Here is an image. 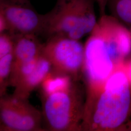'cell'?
Instances as JSON below:
<instances>
[{"label": "cell", "instance_id": "cell-12", "mask_svg": "<svg viewBox=\"0 0 131 131\" xmlns=\"http://www.w3.org/2000/svg\"><path fill=\"white\" fill-rule=\"evenodd\" d=\"M14 49L13 36L8 32L0 34V58L13 53Z\"/></svg>", "mask_w": 131, "mask_h": 131}, {"label": "cell", "instance_id": "cell-4", "mask_svg": "<svg viewBox=\"0 0 131 131\" xmlns=\"http://www.w3.org/2000/svg\"><path fill=\"white\" fill-rule=\"evenodd\" d=\"M96 0H57L47 14L43 36L47 38L63 36L79 40L96 26Z\"/></svg>", "mask_w": 131, "mask_h": 131}, {"label": "cell", "instance_id": "cell-1", "mask_svg": "<svg viewBox=\"0 0 131 131\" xmlns=\"http://www.w3.org/2000/svg\"><path fill=\"white\" fill-rule=\"evenodd\" d=\"M131 52L130 30L111 15L100 16L84 45L86 94L101 89Z\"/></svg>", "mask_w": 131, "mask_h": 131}, {"label": "cell", "instance_id": "cell-7", "mask_svg": "<svg viewBox=\"0 0 131 131\" xmlns=\"http://www.w3.org/2000/svg\"><path fill=\"white\" fill-rule=\"evenodd\" d=\"M0 12L5 16L12 35H43L47 14L38 13L30 1H0Z\"/></svg>", "mask_w": 131, "mask_h": 131}, {"label": "cell", "instance_id": "cell-5", "mask_svg": "<svg viewBox=\"0 0 131 131\" xmlns=\"http://www.w3.org/2000/svg\"><path fill=\"white\" fill-rule=\"evenodd\" d=\"M42 54L52 65V70L79 80L82 76L84 45L79 40L63 36L47 38Z\"/></svg>", "mask_w": 131, "mask_h": 131}, {"label": "cell", "instance_id": "cell-14", "mask_svg": "<svg viewBox=\"0 0 131 131\" xmlns=\"http://www.w3.org/2000/svg\"><path fill=\"white\" fill-rule=\"evenodd\" d=\"M108 0H96V2L98 5L100 16L106 14Z\"/></svg>", "mask_w": 131, "mask_h": 131}, {"label": "cell", "instance_id": "cell-9", "mask_svg": "<svg viewBox=\"0 0 131 131\" xmlns=\"http://www.w3.org/2000/svg\"><path fill=\"white\" fill-rule=\"evenodd\" d=\"M14 40L13 63H25L32 61L39 56L42 52L41 43L35 35H12Z\"/></svg>", "mask_w": 131, "mask_h": 131}, {"label": "cell", "instance_id": "cell-2", "mask_svg": "<svg viewBox=\"0 0 131 131\" xmlns=\"http://www.w3.org/2000/svg\"><path fill=\"white\" fill-rule=\"evenodd\" d=\"M39 88L45 130L82 131L85 95L79 80L52 70Z\"/></svg>", "mask_w": 131, "mask_h": 131}, {"label": "cell", "instance_id": "cell-13", "mask_svg": "<svg viewBox=\"0 0 131 131\" xmlns=\"http://www.w3.org/2000/svg\"><path fill=\"white\" fill-rule=\"evenodd\" d=\"M8 31V25L5 16L0 12V34L7 32Z\"/></svg>", "mask_w": 131, "mask_h": 131}, {"label": "cell", "instance_id": "cell-15", "mask_svg": "<svg viewBox=\"0 0 131 131\" xmlns=\"http://www.w3.org/2000/svg\"><path fill=\"white\" fill-rule=\"evenodd\" d=\"M123 67L128 79L131 85V59L125 60L123 63Z\"/></svg>", "mask_w": 131, "mask_h": 131}, {"label": "cell", "instance_id": "cell-10", "mask_svg": "<svg viewBox=\"0 0 131 131\" xmlns=\"http://www.w3.org/2000/svg\"><path fill=\"white\" fill-rule=\"evenodd\" d=\"M110 15L131 30V0H108Z\"/></svg>", "mask_w": 131, "mask_h": 131}, {"label": "cell", "instance_id": "cell-16", "mask_svg": "<svg viewBox=\"0 0 131 131\" xmlns=\"http://www.w3.org/2000/svg\"><path fill=\"white\" fill-rule=\"evenodd\" d=\"M0 1H30V0H0Z\"/></svg>", "mask_w": 131, "mask_h": 131}, {"label": "cell", "instance_id": "cell-8", "mask_svg": "<svg viewBox=\"0 0 131 131\" xmlns=\"http://www.w3.org/2000/svg\"><path fill=\"white\" fill-rule=\"evenodd\" d=\"M51 70L50 62L41 52L36 68L14 88L13 94L23 98H29L33 90L39 86Z\"/></svg>", "mask_w": 131, "mask_h": 131}, {"label": "cell", "instance_id": "cell-11", "mask_svg": "<svg viewBox=\"0 0 131 131\" xmlns=\"http://www.w3.org/2000/svg\"><path fill=\"white\" fill-rule=\"evenodd\" d=\"M13 58V53L0 58V97L6 94L7 88L10 85Z\"/></svg>", "mask_w": 131, "mask_h": 131}, {"label": "cell", "instance_id": "cell-3", "mask_svg": "<svg viewBox=\"0 0 131 131\" xmlns=\"http://www.w3.org/2000/svg\"><path fill=\"white\" fill-rule=\"evenodd\" d=\"M123 63L99 91L85 95L82 131H119L126 126L131 114V85Z\"/></svg>", "mask_w": 131, "mask_h": 131}, {"label": "cell", "instance_id": "cell-6", "mask_svg": "<svg viewBox=\"0 0 131 131\" xmlns=\"http://www.w3.org/2000/svg\"><path fill=\"white\" fill-rule=\"evenodd\" d=\"M0 98V131H46L42 113L29 103L28 99L14 94Z\"/></svg>", "mask_w": 131, "mask_h": 131}]
</instances>
